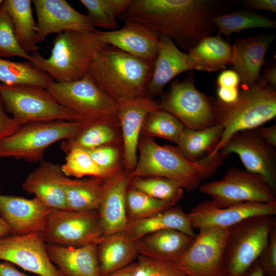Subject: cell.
Wrapping results in <instances>:
<instances>
[{
  "label": "cell",
  "instance_id": "obj_1",
  "mask_svg": "<svg viewBox=\"0 0 276 276\" xmlns=\"http://www.w3.org/2000/svg\"><path fill=\"white\" fill-rule=\"evenodd\" d=\"M226 3L212 0H132L121 17L169 37L188 52L215 33L211 19L224 11Z\"/></svg>",
  "mask_w": 276,
  "mask_h": 276
},
{
  "label": "cell",
  "instance_id": "obj_2",
  "mask_svg": "<svg viewBox=\"0 0 276 276\" xmlns=\"http://www.w3.org/2000/svg\"><path fill=\"white\" fill-rule=\"evenodd\" d=\"M137 151L139 156L135 168L130 172L131 178L166 177L177 181L188 191L198 187L200 181L213 174L222 162L219 153L191 162L177 146L161 145L154 138L144 135L140 137Z\"/></svg>",
  "mask_w": 276,
  "mask_h": 276
},
{
  "label": "cell",
  "instance_id": "obj_3",
  "mask_svg": "<svg viewBox=\"0 0 276 276\" xmlns=\"http://www.w3.org/2000/svg\"><path fill=\"white\" fill-rule=\"evenodd\" d=\"M153 66V63L105 44L95 55L87 73L118 104L146 97Z\"/></svg>",
  "mask_w": 276,
  "mask_h": 276
},
{
  "label": "cell",
  "instance_id": "obj_4",
  "mask_svg": "<svg viewBox=\"0 0 276 276\" xmlns=\"http://www.w3.org/2000/svg\"><path fill=\"white\" fill-rule=\"evenodd\" d=\"M216 124L223 128L221 138L210 156L220 149L234 134L252 130L273 119L276 116V92L260 78L256 84L242 87L238 99L225 104L215 100Z\"/></svg>",
  "mask_w": 276,
  "mask_h": 276
},
{
  "label": "cell",
  "instance_id": "obj_5",
  "mask_svg": "<svg viewBox=\"0 0 276 276\" xmlns=\"http://www.w3.org/2000/svg\"><path fill=\"white\" fill-rule=\"evenodd\" d=\"M96 31H66L58 34L50 57L45 58L37 51L31 54L30 62L56 82L79 80L87 73L96 53L106 44L99 39Z\"/></svg>",
  "mask_w": 276,
  "mask_h": 276
},
{
  "label": "cell",
  "instance_id": "obj_6",
  "mask_svg": "<svg viewBox=\"0 0 276 276\" xmlns=\"http://www.w3.org/2000/svg\"><path fill=\"white\" fill-rule=\"evenodd\" d=\"M275 225V216L261 215L228 228L221 275L246 276L266 246Z\"/></svg>",
  "mask_w": 276,
  "mask_h": 276
},
{
  "label": "cell",
  "instance_id": "obj_7",
  "mask_svg": "<svg viewBox=\"0 0 276 276\" xmlns=\"http://www.w3.org/2000/svg\"><path fill=\"white\" fill-rule=\"evenodd\" d=\"M86 124L80 121L56 120L22 125L0 142V158L41 162L47 148L74 136Z\"/></svg>",
  "mask_w": 276,
  "mask_h": 276
},
{
  "label": "cell",
  "instance_id": "obj_8",
  "mask_svg": "<svg viewBox=\"0 0 276 276\" xmlns=\"http://www.w3.org/2000/svg\"><path fill=\"white\" fill-rule=\"evenodd\" d=\"M47 89L78 121L88 124L118 120V104L99 87L87 73L76 81H53Z\"/></svg>",
  "mask_w": 276,
  "mask_h": 276
},
{
  "label": "cell",
  "instance_id": "obj_9",
  "mask_svg": "<svg viewBox=\"0 0 276 276\" xmlns=\"http://www.w3.org/2000/svg\"><path fill=\"white\" fill-rule=\"evenodd\" d=\"M0 97L7 112L21 126L56 120L78 121L44 88L31 85L0 84Z\"/></svg>",
  "mask_w": 276,
  "mask_h": 276
},
{
  "label": "cell",
  "instance_id": "obj_10",
  "mask_svg": "<svg viewBox=\"0 0 276 276\" xmlns=\"http://www.w3.org/2000/svg\"><path fill=\"white\" fill-rule=\"evenodd\" d=\"M158 104L185 127L200 130L216 124L215 100L196 88L193 73L181 81H174Z\"/></svg>",
  "mask_w": 276,
  "mask_h": 276
},
{
  "label": "cell",
  "instance_id": "obj_11",
  "mask_svg": "<svg viewBox=\"0 0 276 276\" xmlns=\"http://www.w3.org/2000/svg\"><path fill=\"white\" fill-rule=\"evenodd\" d=\"M199 190L220 208L248 202L276 201V192L261 176L236 167L229 168L221 179L199 186Z\"/></svg>",
  "mask_w": 276,
  "mask_h": 276
},
{
  "label": "cell",
  "instance_id": "obj_12",
  "mask_svg": "<svg viewBox=\"0 0 276 276\" xmlns=\"http://www.w3.org/2000/svg\"><path fill=\"white\" fill-rule=\"evenodd\" d=\"M42 233L47 243L73 247L98 245L105 237L97 210L53 209Z\"/></svg>",
  "mask_w": 276,
  "mask_h": 276
},
{
  "label": "cell",
  "instance_id": "obj_13",
  "mask_svg": "<svg viewBox=\"0 0 276 276\" xmlns=\"http://www.w3.org/2000/svg\"><path fill=\"white\" fill-rule=\"evenodd\" d=\"M228 228L199 229L190 246L175 263L188 276L221 275Z\"/></svg>",
  "mask_w": 276,
  "mask_h": 276
},
{
  "label": "cell",
  "instance_id": "obj_14",
  "mask_svg": "<svg viewBox=\"0 0 276 276\" xmlns=\"http://www.w3.org/2000/svg\"><path fill=\"white\" fill-rule=\"evenodd\" d=\"M42 233L5 236L0 239V260L39 276H63L51 261Z\"/></svg>",
  "mask_w": 276,
  "mask_h": 276
},
{
  "label": "cell",
  "instance_id": "obj_15",
  "mask_svg": "<svg viewBox=\"0 0 276 276\" xmlns=\"http://www.w3.org/2000/svg\"><path fill=\"white\" fill-rule=\"evenodd\" d=\"M222 157L237 154L246 171L261 176L276 192V157L274 147L266 144L255 129L233 135L220 149Z\"/></svg>",
  "mask_w": 276,
  "mask_h": 276
},
{
  "label": "cell",
  "instance_id": "obj_16",
  "mask_svg": "<svg viewBox=\"0 0 276 276\" xmlns=\"http://www.w3.org/2000/svg\"><path fill=\"white\" fill-rule=\"evenodd\" d=\"M276 215V201L244 202L225 208L215 206L210 200L197 204L187 215L193 229L228 228L250 217Z\"/></svg>",
  "mask_w": 276,
  "mask_h": 276
},
{
  "label": "cell",
  "instance_id": "obj_17",
  "mask_svg": "<svg viewBox=\"0 0 276 276\" xmlns=\"http://www.w3.org/2000/svg\"><path fill=\"white\" fill-rule=\"evenodd\" d=\"M37 16L36 41L42 42L52 33L66 31L95 32L88 16L65 0H34Z\"/></svg>",
  "mask_w": 276,
  "mask_h": 276
},
{
  "label": "cell",
  "instance_id": "obj_18",
  "mask_svg": "<svg viewBox=\"0 0 276 276\" xmlns=\"http://www.w3.org/2000/svg\"><path fill=\"white\" fill-rule=\"evenodd\" d=\"M159 108L158 102L147 97L118 103V119L122 139L123 164L126 171L131 172L136 165L139 142L146 117Z\"/></svg>",
  "mask_w": 276,
  "mask_h": 276
},
{
  "label": "cell",
  "instance_id": "obj_19",
  "mask_svg": "<svg viewBox=\"0 0 276 276\" xmlns=\"http://www.w3.org/2000/svg\"><path fill=\"white\" fill-rule=\"evenodd\" d=\"M130 172L121 169L104 179L102 196L97 210L105 236L126 231L128 218L126 195L131 179Z\"/></svg>",
  "mask_w": 276,
  "mask_h": 276
},
{
  "label": "cell",
  "instance_id": "obj_20",
  "mask_svg": "<svg viewBox=\"0 0 276 276\" xmlns=\"http://www.w3.org/2000/svg\"><path fill=\"white\" fill-rule=\"evenodd\" d=\"M52 210L35 197L0 194V216L13 235L42 233Z\"/></svg>",
  "mask_w": 276,
  "mask_h": 276
},
{
  "label": "cell",
  "instance_id": "obj_21",
  "mask_svg": "<svg viewBox=\"0 0 276 276\" xmlns=\"http://www.w3.org/2000/svg\"><path fill=\"white\" fill-rule=\"evenodd\" d=\"M124 21L123 27L118 30H96L99 39L104 44L154 63L158 53L160 35L140 23Z\"/></svg>",
  "mask_w": 276,
  "mask_h": 276
},
{
  "label": "cell",
  "instance_id": "obj_22",
  "mask_svg": "<svg viewBox=\"0 0 276 276\" xmlns=\"http://www.w3.org/2000/svg\"><path fill=\"white\" fill-rule=\"evenodd\" d=\"M194 70L202 71L189 54L181 51L171 38L160 35L146 97L153 99L162 95L165 86L174 77L186 71Z\"/></svg>",
  "mask_w": 276,
  "mask_h": 276
},
{
  "label": "cell",
  "instance_id": "obj_23",
  "mask_svg": "<svg viewBox=\"0 0 276 276\" xmlns=\"http://www.w3.org/2000/svg\"><path fill=\"white\" fill-rule=\"evenodd\" d=\"M273 39V35L267 34L236 39L232 45V64L242 87L252 85L260 79L266 53Z\"/></svg>",
  "mask_w": 276,
  "mask_h": 276
},
{
  "label": "cell",
  "instance_id": "obj_24",
  "mask_svg": "<svg viewBox=\"0 0 276 276\" xmlns=\"http://www.w3.org/2000/svg\"><path fill=\"white\" fill-rule=\"evenodd\" d=\"M65 176L61 166L42 160L29 174L22 188L52 209L67 210L63 186Z\"/></svg>",
  "mask_w": 276,
  "mask_h": 276
},
{
  "label": "cell",
  "instance_id": "obj_25",
  "mask_svg": "<svg viewBox=\"0 0 276 276\" xmlns=\"http://www.w3.org/2000/svg\"><path fill=\"white\" fill-rule=\"evenodd\" d=\"M51 261L63 276H102L97 245L66 246L47 243Z\"/></svg>",
  "mask_w": 276,
  "mask_h": 276
},
{
  "label": "cell",
  "instance_id": "obj_26",
  "mask_svg": "<svg viewBox=\"0 0 276 276\" xmlns=\"http://www.w3.org/2000/svg\"><path fill=\"white\" fill-rule=\"evenodd\" d=\"M194 239L180 231L167 229L147 235L136 243L140 255L176 263Z\"/></svg>",
  "mask_w": 276,
  "mask_h": 276
},
{
  "label": "cell",
  "instance_id": "obj_27",
  "mask_svg": "<svg viewBox=\"0 0 276 276\" xmlns=\"http://www.w3.org/2000/svg\"><path fill=\"white\" fill-rule=\"evenodd\" d=\"M136 241L126 231L104 237L97 245L102 276H108L136 261L139 255Z\"/></svg>",
  "mask_w": 276,
  "mask_h": 276
},
{
  "label": "cell",
  "instance_id": "obj_28",
  "mask_svg": "<svg viewBox=\"0 0 276 276\" xmlns=\"http://www.w3.org/2000/svg\"><path fill=\"white\" fill-rule=\"evenodd\" d=\"M106 145L122 146L118 120L87 124L74 136L62 141L60 148L67 154L74 149L88 151Z\"/></svg>",
  "mask_w": 276,
  "mask_h": 276
},
{
  "label": "cell",
  "instance_id": "obj_29",
  "mask_svg": "<svg viewBox=\"0 0 276 276\" xmlns=\"http://www.w3.org/2000/svg\"><path fill=\"white\" fill-rule=\"evenodd\" d=\"M167 229H176L194 238L196 236L187 213L180 207L174 206L147 218L129 221L126 231L137 240L149 234Z\"/></svg>",
  "mask_w": 276,
  "mask_h": 276
},
{
  "label": "cell",
  "instance_id": "obj_30",
  "mask_svg": "<svg viewBox=\"0 0 276 276\" xmlns=\"http://www.w3.org/2000/svg\"><path fill=\"white\" fill-rule=\"evenodd\" d=\"M103 181L97 177L72 179L65 176L63 186L67 210H97L102 196Z\"/></svg>",
  "mask_w": 276,
  "mask_h": 276
},
{
  "label": "cell",
  "instance_id": "obj_31",
  "mask_svg": "<svg viewBox=\"0 0 276 276\" xmlns=\"http://www.w3.org/2000/svg\"><path fill=\"white\" fill-rule=\"evenodd\" d=\"M30 0H5L3 5L11 18L19 45L27 54L38 51L35 37L37 23L32 13Z\"/></svg>",
  "mask_w": 276,
  "mask_h": 276
},
{
  "label": "cell",
  "instance_id": "obj_32",
  "mask_svg": "<svg viewBox=\"0 0 276 276\" xmlns=\"http://www.w3.org/2000/svg\"><path fill=\"white\" fill-rule=\"evenodd\" d=\"M188 54L202 71L212 72L232 63L233 48L218 34L204 38Z\"/></svg>",
  "mask_w": 276,
  "mask_h": 276
},
{
  "label": "cell",
  "instance_id": "obj_33",
  "mask_svg": "<svg viewBox=\"0 0 276 276\" xmlns=\"http://www.w3.org/2000/svg\"><path fill=\"white\" fill-rule=\"evenodd\" d=\"M222 131L223 128L219 124L200 130L185 127L177 147L189 160L197 161L205 153L211 152L219 142Z\"/></svg>",
  "mask_w": 276,
  "mask_h": 276
},
{
  "label": "cell",
  "instance_id": "obj_34",
  "mask_svg": "<svg viewBox=\"0 0 276 276\" xmlns=\"http://www.w3.org/2000/svg\"><path fill=\"white\" fill-rule=\"evenodd\" d=\"M54 81L30 61L14 62L0 57V82L9 85H31L47 89Z\"/></svg>",
  "mask_w": 276,
  "mask_h": 276
},
{
  "label": "cell",
  "instance_id": "obj_35",
  "mask_svg": "<svg viewBox=\"0 0 276 276\" xmlns=\"http://www.w3.org/2000/svg\"><path fill=\"white\" fill-rule=\"evenodd\" d=\"M218 34L228 37L232 34L253 28H275L276 22L250 10L216 15L211 19Z\"/></svg>",
  "mask_w": 276,
  "mask_h": 276
},
{
  "label": "cell",
  "instance_id": "obj_36",
  "mask_svg": "<svg viewBox=\"0 0 276 276\" xmlns=\"http://www.w3.org/2000/svg\"><path fill=\"white\" fill-rule=\"evenodd\" d=\"M129 185L173 206L180 200L183 194V189L178 182L160 176L132 177Z\"/></svg>",
  "mask_w": 276,
  "mask_h": 276
},
{
  "label": "cell",
  "instance_id": "obj_37",
  "mask_svg": "<svg viewBox=\"0 0 276 276\" xmlns=\"http://www.w3.org/2000/svg\"><path fill=\"white\" fill-rule=\"evenodd\" d=\"M184 125L171 113L162 109L150 112L146 117L141 134L158 137L177 144Z\"/></svg>",
  "mask_w": 276,
  "mask_h": 276
},
{
  "label": "cell",
  "instance_id": "obj_38",
  "mask_svg": "<svg viewBox=\"0 0 276 276\" xmlns=\"http://www.w3.org/2000/svg\"><path fill=\"white\" fill-rule=\"evenodd\" d=\"M126 206L129 221L147 218L173 206L129 185L126 191Z\"/></svg>",
  "mask_w": 276,
  "mask_h": 276
},
{
  "label": "cell",
  "instance_id": "obj_39",
  "mask_svg": "<svg viewBox=\"0 0 276 276\" xmlns=\"http://www.w3.org/2000/svg\"><path fill=\"white\" fill-rule=\"evenodd\" d=\"M61 169L66 177L81 178L88 176L105 179V174L96 165L87 151L81 149H74L66 154L65 163Z\"/></svg>",
  "mask_w": 276,
  "mask_h": 276
},
{
  "label": "cell",
  "instance_id": "obj_40",
  "mask_svg": "<svg viewBox=\"0 0 276 276\" xmlns=\"http://www.w3.org/2000/svg\"><path fill=\"white\" fill-rule=\"evenodd\" d=\"M80 2L86 9V15L94 28L112 31L118 27L119 16L112 0H81Z\"/></svg>",
  "mask_w": 276,
  "mask_h": 276
},
{
  "label": "cell",
  "instance_id": "obj_41",
  "mask_svg": "<svg viewBox=\"0 0 276 276\" xmlns=\"http://www.w3.org/2000/svg\"><path fill=\"white\" fill-rule=\"evenodd\" d=\"M19 57L31 62V55L20 48L17 40L12 20L0 5V57Z\"/></svg>",
  "mask_w": 276,
  "mask_h": 276
},
{
  "label": "cell",
  "instance_id": "obj_42",
  "mask_svg": "<svg viewBox=\"0 0 276 276\" xmlns=\"http://www.w3.org/2000/svg\"><path fill=\"white\" fill-rule=\"evenodd\" d=\"M120 146L106 145L86 151L107 178L122 169L120 164L121 156L123 157Z\"/></svg>",
  "mask_w": 276,
  "mask_h": 276
},
{
  "label": "cell",
  "instance_id": "obj_43",
  "mask_svg": "<svg viewBox=\"0 0 276 276\" xmlns=\"http://www.w3.org/2000/svg\"><path fill=\"white\" fill-rule=\"evenodd\" d=\"M136 261L144 276H188L175 263L158 260L139 255Z\"/></svg>",
  "mask_w": 276,
  "mask_h": 276
},
{
  "label": "cell",
  "instance_id": "obj_44",
  "mask_svg": "<svg viewBox=\"0 0 276 276\" xmlns=\"http://www.w3.org/2000/svg\"><path fill=\"white\" fill-rule=\"evenodd\" d=\"M258 262L264 276H276V225L270 234L268 242Z\"/></svg>",
  "mask_w": 276,
  "mask_h": 276
},
{
  "label": "cell",
  "instance_id": "obj_45",
  "mask_svg": "<svg viewBox=\"0 0 276 276\" xmlns=\"http://www.w3.org/2000/svg\"><path fill=\"white\" fill-rule=\"evenodd\" d=\"M21 125L6 112L0 97V142L16 132Z\"/></svg>",
  "mask_w": 276,
  "mask_h": 276
},
{
  "label": "cell",
  "instance_id": "obj_46",
  "mask_svg": "<svg viewBox=\"0 0 276 276\" xmlns=\"http://www.w3.org/2000/svg\"><path fill=\"white\" fill-rule=\"evenodd\" d=\"M240 78L236 71L232 70H224L219 75L217 79L218 87H238Z\"/></svg>",
  "mask_w": 276,
  "mask_h": 276
},
{
  "label": "cell",
  "instance_id": "obj_47",
  "mask_svg": "<svg viewBox=\"0 0 276 276\" xmlns=\"http://www.w3.org/2000/svg\"><path fill=\"white\" fill-rule=\"evenodd\" d=\"M238 87H218V100L225 104H232L236 101L239 95Z\"/></svg>",
  "mask_w": 276,
  "mask_h": 276
},
{
  "label": "cell",
  "instance_id": "obj_48",
  "mask_svg": "<svg viewBox=\"0 0 276 276\" xmlns=\"http://www.w3.org/2000/svg\"><path fill=\"white\" fill-rule=\"evenodd\" d=\"M258 135L268 145L276 146V125L268 127H260L255 129Z\"/></svg>",
  "mask_w": 276,
  "mask_h": 276
},
{
  "label": "cell",
  "instance_id": "obj_49",
  "mask_svg": "<svg viewBox=\"0 0 276 276\" xmlns=\"http://www.w3.org/2000/svg\"><path fill=\"white\" fill-rule=\"evenodd\" d=\"M244 3L250 9L264 10L276 12L275 0H247Z\"/></svg>",
  "mask_w": 276,
  "mask_h": 276
},
{
  "label": "cell",
  "instance_id": "obj_50",
  "mask_svg": "<svg viewBox=\"0 0 276 276\" xmlns=\"http://www.w3.org/2000/svg\"><path fill=\"white\" fill-rule=\"evenodd\" d=\"M108 276H144V273L140 265L135 261Z\"/></svg>",
  "mask_w": 276,
  "mask_h": 276
},
{
  "label": "cell",
  "instance_id": "obj_51",
  "mask_svg": "<svg viewBox=\"0 0 276 276\" xmlns=\"http://www.w3.org/2000/svg\"><path fill=\"white\" fill-rule=\"evenodd\" d=\"M261 79L273 89L276 88V67L275 65L268 64L265 67Z\"/></svg>",
  "mask_w": 276,
  "mask_h": 276
},
{
  "label": "cell",
  "instance_id": "obj_52",
  "mask_svg": "<svg viewBox=\"0 0 276 276\" xmlns=\"http://www.w3.org/2000/svg\"><path fill=\"white\" fill-rule=\"evenodd\" d=\"M0 276H28L8 262H0Z\"/></svg>",
  "mask_w": 276,
  "mask_h": 276
},
{
  "label": "cell",
  "instance_id": "obj_53",
  "mask_svg": "<svg viewBox=\"0 0 276 276\" xmlns=\"http://www.w3.org/2000/svg\"><path fill=\"white\" fill-rule=\"evenodd\" d=\"M248 273V276H264L258 261L252 265Z\"/></svg>",
  "mask_w": 276,
  "mask_h": 276
},
{
  "label": "cell",
  "instance_id": "obj_54",
  "mask_svg": "<svg viewBox=\"0 0 276 276\" xmlns=\"http://www.w3.org/2000/svg\"><path fill=\"white\" fill-rule=\"evenodd\" d=\"M9 233H11L8 225L0 216V239L7 236Z\"/></svg>",
  "mask_w": 276,
  "mask_h": 276
},
{
  "label": "cell",
  "instance_id": "obj_55",
  "mask_svg": "<svg viewBox=\"0 0 276 276\" xmlns=\"http://www.w3.org/2000/svg\"><path fill=\"white\" fill-rule=\"evenodd\" d=\"M3 1H2V0H0V5H1V4H2V3H3Z\"/></svg>",
  "mask_w": 276,
  "mask_h": 276
},
{
  "label": "cell",
  "instance_id": "obj_56",
  "mask_svg": "<svg viewBox=\"0 0 276 276\" xmlns=\"http://www.w3.org/2000/svg\"><path fill=\"white\" fill-rule=\"evenodd\" d=\"M217 276H223V275H217Z\"/></svg>",
  "mask_w": 276,
  "mask_h": 276
}]
</instances>
